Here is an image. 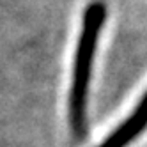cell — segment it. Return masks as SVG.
I'll list each match as a JSON object with an SVG mask.
<instances>
[{
    "label": "cell",
    "mask_w": 147,
    "mask_h": 147,
    "mask_svg": "<svg viewBox=\"0 0 147 147\" xmlns=\"http://www.w3.org/2000/svg\"><path fill=\"white\" fill-rule=\"evenodd\" d=\"M105 22H107V5L103 0H92L82 14V27L78 34L75 62H73V78L69 85L71 89L67 98V122L71 135L76 142L87 138L89 85Z\"/></svg>",
    "instance_id": "cell-1"
}]
</instances>
